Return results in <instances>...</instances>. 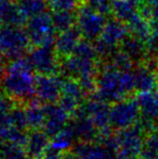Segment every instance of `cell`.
<instances>
[{
	"instance_id": "8992f818",
	"label": "cell",
	"mask_w": 158,
	"mask_h": 159,
	"mask_svg": "<svg viewBox=\"0 0 158 159\" xmlns=\"http://www.w3.org/2000/svg\"><path fill=\"white\" fill-rule=\"evenodd\" d=\"M17 6L25 18H31L47 11V0H18Z\"/></svg>"
},
{
	"instance_id": "6da1fadb",
	"label": "cell",
	"mask_w": 158,
	"mask_h": 159,
	"mask_svg": "<svg viewBox=\"0 0 158 159\" xmlns=\"http://www.w3.org/2000/svg\"><path fill=\"white\" fill-rule=\"evenodd\" d=\"M107 20L105 15L95 10L85 3L80 5L76 12V24L81 34L88 39H95L100 36Z\"/></svg>"
},
{
	"instance_id": "3957f363",
	"label": "cell",
	"mask_w": 158,
	"mask_h": 159,
	"mask_svg": "<svg viewBox=\"0 0 158 159\" xmlns=\"http://www.w3.org/2000/svg\"><path fill=\"white\" fill-rule=\"evenodd\" d=\"M26 24L28 31L32 36H34V39H52L56 29L52 15H49L47 11L29 18Z\"/></svg>"
},
{
	"instance_id": "52a82bcc",
	"label": "cell",
	"mask_w": 158,
	"mask_h": 159,
	"mask_svg": "<svg viewBox=\"0 0 158 159\" xmlns=\"http://www.w3.org/2000/svg\"><path fill=\"white\" fill-rule=\"evenodd\" d=\"M52 17L56 28L60 31L72 28L76 24V13L74 14L72 10H55Z\"/></svg>"
},
{
	"instance_id": "7a4b0ae2",
	"label": "cell",
	"mask_w": 158,
	"mask_h": 159,
	"mask_svg": "<svg viewBox=\"0 0 158 159\" xmlns=\"http://www.w3.org/2000/svg\"><path fill=\"white\" fill-rule=\"evenodd\" d=\"M129 28L125 22L117 18L110 19L106 22L103 28L102 33L100 34L98 47L103 52L113 48L116 44L123 43L128 35Z\"/></svg>"
},
{
	"instance_id": "277c9868",
	"label": "cell",
	"mask_w": 158,
	"mask_h": 159,
	"mask_svg": "<svg viewBox=\"0 0 158 159\" xmlns=\"http://www.w3.org/2000/svg\"><path fill=\"white\" fill-rule=\"evenodd\" d=\"M112 13L115 18L128 23L141 14L140 0H112Z\"/></svg>"
},
{
	"instance_id": "9c48e42d",
	"label": "cell",
	"mask_w": 158,
	"mask_h": 159,
	"mask_svg": "<svg viewBox=\"0 0 158 159\" xmlns=\"http://www.w3.org/2000/svg\"><path fill=\"white\" fill-rule=\"evenodd\" d=\"M81 32L78 28H69L63 31V34L60 37V43L63 49H69L74 48L79 43V39H80Z\"/></svg>"
},
{
	"instance_id": "5b68a950",
	"label": "cell",
	"mask_w": 158,
	"mask_h": 159,
	"mask_svg": "<svg viewBox=\"0 0 158 159\" xmlns=\"http://www.w3.org/2000/svg\"><path fill=\"white\" fill-rule=\"evenodd\" d=\"M25 17L20 12L17 4L11 3L9 0H0V24L16 25L21 24Z\"/></svg>"
},
{
	"instance_id": "ba28073f",
	"label": "cell",
	"mask_w": 158,
	"mask_h": 159,
	"mask_svg": "<svg viewBox=\"0 0 158 159\" xmlns=\"http://www.w3.org/2000/svg\"><path fill=\"white\" fill-rule=\"evenodd\" d=\"M123 47L126 54L129 57H138L141 54H143L145 51L144 40L136 36L132 37V39L126 37L125 40L123 41Z\"/></svg>"
},
{
	"instance_id": "30bf717a",
	"label": "cell",
	"mask_w": 158,
	"mask_h": 159,
	"mask_svg": "<svg viewBox=\"0 0 158 159\" xmlns=\"http://www.w3.org/2000/svg\"><path fill=\"white\" fill-rule=\"evenodd\" d=\"M86 3L104 15L112 13V1L110 0H86Z\"/></svg>"
}]
</instances>
